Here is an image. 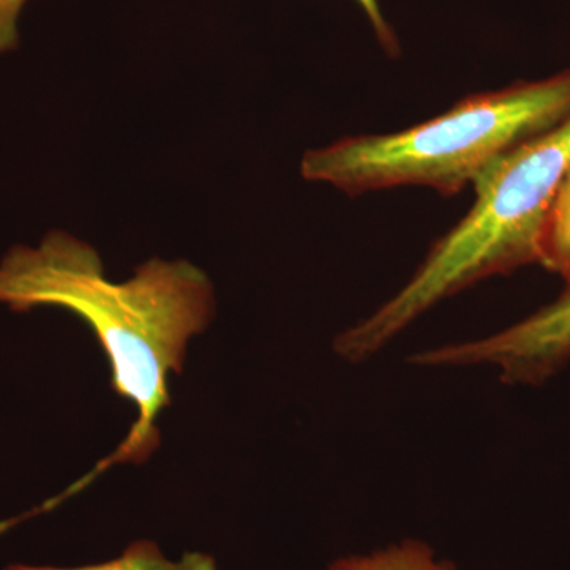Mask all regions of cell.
<instances>
[{"mask_svg": "<svg viewBox=\"0 0 570 570\" xmlns=\"http://www.w3.org/2000/svg\"><path fill=\"white\" fill-rule=\"evenodd\" d=\"M0 306L13 313L58 307L92 330L112 390L138 412L112 461L142 463L159 448L156 422L170 406L168 377L181 373L189 341L213 321L216 298L204 269L187 261L151 258L115 283L91 245L52 230L39 245L13 246L0 258Z\"/></svg>", "mask_w": 570, "mask_h": 570, "instance_id": "1", "label": "cell"}, {"mask_svg": "<svg viewBox=\"0 0 570 570\" xmlns=\"http://www.w3.org/2000/svg\"><path fill=\"white\" fill-rule=\"evenodd\" d=\"M569 171L570 115L510 149L475 179L466 216L431 246L392 298L335 337V354L348 363L367 362L450 296L540 264L547 225Z\"/></svg>", "mask_w": 570, "mask_h": 570, "instance_id": "2", "label": "cell"}, {"mask_svg": "<svg viewBox=\"0 0 570 570\" xmlns=\"http://www.w3.org/2000/svg\"><path fill=\"white\" fill-rule=\"evenodd\" d=\"M570 115V70L474 94L450 110L395 134L341 138L302 160L307 181L348 195L431 187L459 194L510 149Z\"/></svg>", "mask_w": 570, "mask_h": 570, "instance_id": "3", "label": "cell"}, {"mask_svg": "<svg viewBox=\"0 0 570 570\" xmlns=\"http://www.w3.org/2000/svg\"><path fill=\"white\" fill-rule=\"evenodd\" d=\"M570 362V281L549 305L517 324L409 356L420 367L493 366L509 385H539Z\"/></svg>", "mask_w": 570, "mask_h": 570, "instance_id": "4", "label": "cell"}, {"mask_svg": "<svg viewBox=\"0 0 570 570\" xmlns=\"http://www.w3.org/2000/svg\"><path fill=\"white\" fill-rule=\"evenodd\" d=\"M2 570H219L212 554L187 551L179 560L165 557L153 540H137L122 551L121 557L100 564L82 568H52V566L9 564Z\"/></svg>", "mask_w": 570, "mask_h": 570, "instance_id": "5", "label": "cell"}, {"mask_svg": "<svg viewBox=\"0 0 570 570\" xmlns=\"http://www.w3.org/2000/svg\"><path fill=\"white\" fill-rule=\"evenodd\" d=\"M326 570H456L452 561L439 557L430 543L404 539L365 554L333 561Z\"/></svg>", "mask_w": 570, "mask_h": 570, "instance_id": "6", "label": "cell"}, {"mask_svg": "<svg viewBox=\"0 0 570 570\" xmlns=\"http://www.w3.org/2000/svg\"><path fill=\"white\" fill-rule=\"evenodd\" d=\"M540 265L561 276L566 283L570 281V171L562 183L547 225Z\"/></svg>", "mask_w": 570, "mask_h": 570, "instance_id": "7", "label": "cell"}, {"mask_svg": "<svg viewBox=\"0 0 570 570\" xmlns=\"http://www.w3.org/2000/svg\"><path fill=\"white\" fill-rule=\"evenodd\" d=\"M29 0H0V56L17 50L20 45L21 11Z\"/></svg>", "mask_w": 570, "mask_h": 570, "instance_id": "8", "label": "cell"}, {"mask_svg": "<svg viewBox=\"0 0 570 570\" xmlns=\"http://www.w3.org/2000/svg\"><path fill=\"white\" fill-rule=\"evenodd\" d=\"M355 2L358 3L360 9L366 14L382 50L389 52L390 56H396L400 52V41H397L395 29L392 28L387 18L384 17V11H382L377 0H355Z\"/></svg>", "mask_w": 570, "mask_h": 570, "instance_id": "9", "label": "cell"}]
</instances>
